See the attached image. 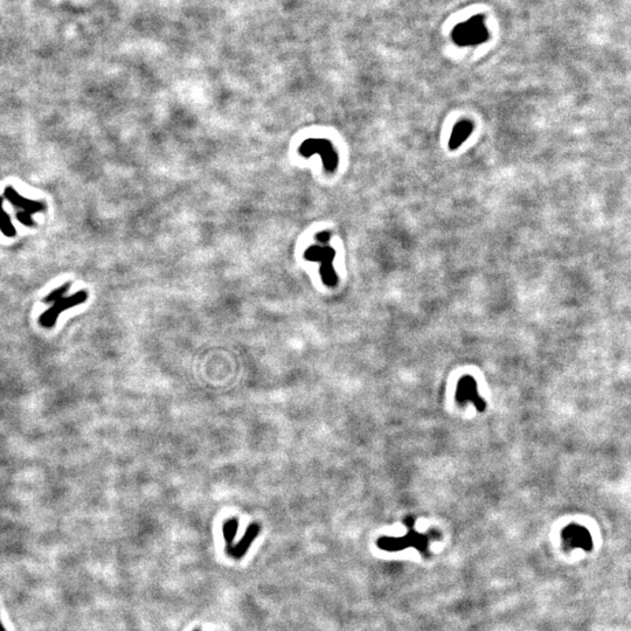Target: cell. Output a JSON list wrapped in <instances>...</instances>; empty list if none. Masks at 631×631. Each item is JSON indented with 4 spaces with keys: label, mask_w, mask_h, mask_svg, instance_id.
<instances>
[{
    "label": "cell",
    "mask_w": 631,
    "mask_h": 631,
    "mask_svg": "<svg viewBox=\"0 0 631 631\" xmlns=\"http://www.w3.org/2000/svg\"><path fill=\"white\" fill-rule=\"evenodd\" d=\"M5 197L7 198V200L11 203L12 206H14L15 208L20 210L18 213H16V219H18L19 222H21L25 226L32 227L34 226V221H33V214H36L39 212H42L45 210V205L40 201H34V200H29L23 198L22 196H20L18 193V191L13 189V187L8 186L6 187L4 191Z\"/></svg>",
    "instance_id": "6da1fadb"
},
{
    "label": "cell",
    "mask_w": 631,
    "mask_h": 631,
    "mask_svg": "<svg viewBox=\"0 0 631 631\" xmlns=\"http://www.w3.org/2000/svg\"><path fill=\"white\" fill-rule=\"evenodd\" d=\"M88 298V295H87L86 291H79V293L72 295V296L68 297H63L61 300L55 302L53 307H50L48 310H46L43 314L40 316V324L41 326L46 327V328H50L53 327L58 320L60 314H62L63 311L69 310V309L75 308L77 305L83 304Z\"/></svg>",
    "instance_id": "7a4b0ae2"
},
{
    "label": "cell",
    "mask_w": 631,
    "mask_h": 631,
    "mask_svg": "<svg viewBox=\"0 0 631 631\" xmlns=\"http://www.w3.org/2000/svg\"><path fill=\"white\" fill-rule=\"evenodd\" d=\"M308 260L318 261L321 263V277L327 285H334L337 282L332 261L334 257V250L330 247H311L305 254Z\"/></svg>",
    "instance_id": "3957f363"
},
{
    "label": "cell",
    "mask_w": 631,
    "mask_h": 631,
    "mask_svg": "<svg viewBox=\"0 0 631 631\" xmlns=\"http://www.w3.org/2000/svg\"><path fill=\"white\" fill-rule=\"evenodd\" d=\"M301 152L307 157L311 156L315 152L320 153L321 158H323L324 165L328 171H333L335 166H337V154H335L333 147H332L327 140L309 139L303 143V145L301 147Z\"/></svg>",
    "instance_id": "277c9868"
},
{
    "label": "cell",
    "mask_w": 631,
    "mask_h": 631,
    "mask_svg": "<svg viewBox=\"0 0 631 631\" xmlns=\"http://www.w3.org/2000/svg\"><path fill=\"white\" fill-rule=\"evenodd\" d=\"M261 531V527L258 524H251L250 526H248L247 531L244 533L243 538L240 540L236 545H233V543H228L226 546V552L227 554L231 556L233 559H241L242 556L246 554L249 549V547L251 546V543L255 540V538L258 535V533Z\"/></svg>",
    "instance_id": "5b68a950"
},
{
    "label": "cell",
    "mask_w": 631,
    "mask_h": 631,
    "mask_svg": "<svg viewBox=\"0 0 631 631\" xmlns=\"http://www.w3.org/2000/svg\"><path fill=\"white\" fill-rule=\"evenodd\" d=\"M473 129L472 124L470 122H461L456 125L455 130L452 131V135H451V139H450V147L451 149H455L457 147L459 144H462L464 140L468 138L470 133Z\"/></svg>",
    "instance_id": "8992f818"
},
{
    "label": "cell",
    "mask_w": 631,
    "mask_h": 631,
    "mask_svg": "<svg viewBox=\"0 0 631 631\" xmlns=\"http://www.w3.org/2000/svg\"><path fill=\"white\" fill-rule=\"evenodd\" d=\"M0 231L7 237H13L16 234L15 228L11 221V217H9L8 214L4 210V200H2V198H0Z\"/></svg>",
    "instance_id": "52a82bcc"
},
{
    "label": "cell",
    "mask_w": 631,
    "mask_h": 631,
    "mask_svg": "<svg viewBox=\"0 0 631 631\" xmlns=\"http://www.w3.org/2000/svg\"><path fill=\"white\" fill-rule=\"evenodd\" d=\"M237 528H239V522L237 519H229L224 523L223 525V536L226 540V543H233L235 535H236Z\"/></svg>",
    "instance_id": "ba28073f"
},
{
    "label": "cell",
    "mask_w": 631,
    "mask_h": 631,
    "mask_svg": "<svg viewBox=\"0 0 631 631\" xmlns=\"http://www.w3.org/2000/svg\"><path fill=\"white\" fill-rule=\"evenodd\" d=\"M69 288H70V283H66V284L61 285L60 288L55 289L54 291H52V293H50L48 296L45 298V303L52 304V303H55V302L60 301L61 298L65 297V295L67 294V291L69 290Z\"/></svg>",
    "instance_id": "9c48e42d"
},
{
    "label": "cell",
    "mask_w": 631,
    "mask_h": 631,
    "mask_svg": "<svg viewBox=\"0 0 631 631\" xmlns=\"http://www.w3.org/2000/svg\"><path fill=\"white\" fill-rule=\"evenodd\" d=\"M318 240H319L320 242H326V241L328 240V234L327 233H320L319 235H318Z\"/></svg>",
    "instance_id": "30bf717a"
},
{
    "label": "cell",
    "mask_w": 631,
    "mask_h": 631,
    "mask_svg": "<svg viewBox=\"0 0 631 631\" xmlns=\"http://www.w3.org/2000/svg\"><path fill=\"white\" fill-rule=\"evenodd\" d=\"M0 631H6V629L4 628V626H2V623H1V620H0Z\"/></svg>",
    "instance_id": "8fae6325"
},
{
    "label": "cell",
    "mask_w": 631,
    "mask_h": 631,
    "mask_svg": "<svg viewBox=\"0 0 631 631\" xmlns=\"http://www.w3.org/2000/svg\"><path fill=\"white\" fill-rule=\"evenodd\" d=\"M194 631H200V630H198V629H197V630H194Z\"/></svg>",
    "instance_id": "7c38bea8"
}]
</instances>
